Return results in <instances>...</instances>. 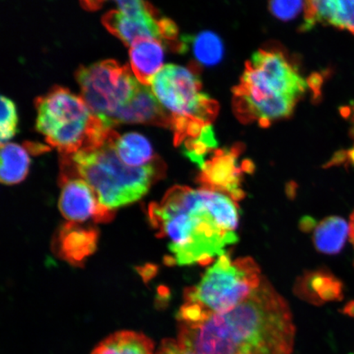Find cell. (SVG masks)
<instances>
[{
    "mask_svg": "<svg viewBox=\"0 0 354 354\" xmlns=\"http://www.w3.org/2000/svg\"><path fill=\"white\" fill-rule=\"evenodd\" d=\"M353 122H354V117L353 118ZM352 132H353V138H354V123H353V127Z\"/></svg>",
    "mask_w": 354,
    "mask_h": 354,
    "instance_id": "cell-36",
    "label": "cell"
},
{
    "mask_svg": "<svg viewBox=\"0 0 354 354\" xmlns=\"http://www.w3.org/2000/svg\"><path fill=\"white\" fill-rule=\"evenodd\" d=\"M295 294L314 305L334 302L343 299V285L326 270L307 272L295 283Z\"/></svg>",
    "mask_w": 354,
    "mask_h": 354,
    "instance_id": "cell-15",
    "label": "cell"
},
{
    "mask_svg": "<svg viewBox=\"0 0 354 354\" xmlns=\"http://www.w3.org/2000/svg\"><path fill=\"white\" fill-rule=\"evenodd\" d=\"M293 316L284 298L264 277L231 311L198 324L179 323V343L196 354H292Z\"/></svg>",
    "mask_w": 354,
    "mask_h": 354,
    "instance_id": "cell-1",
    "label": "cell"
},
{
    "mask_svg": "<svg viewBox=\"0 0 354 354\" xmlns=\"http://www.w3.org/2000/svg\"><path fill=\"white\" fill-rule=\"evenodd\" d=\"M263 278L258 264L250 257L238 259L229 268L215 263L198 285L184 290V300L201 305L211 316L225 313L249 297Z\"/></svg>",
    "mask_w": 354,
    "mask_h": 354,
    "instance_id": "cell-7",
    "label": "cell"
},
{
    "mask_svg": "<svg viewBox=\"0 0 354 354\" xmlns=\"http://www.w3.org/2000/svg\"><path fill=\"white\" fill-rule=\"evenodd\" d=\"M344 313L354 317V302L346 304V306L344 307Z\"/></svg>",
    "mask_w": 354,
    "mask_h": 354,
    "instance_id": "cell-34",
    "label": "cell"
},
{
    "mask_svg": "<svg viewBox=\"0 0 354 354\" xmlns=\"http://www.w3.org/2000/svg\"><path fill=\"white\" fill-rule=\"evenodd\" d=\"M299 185L295 181L291 180L290 183H288L286 185V194L288 198L290 199V201H294V199L297 196Z\"/></svg>",
    "mask_w": 354,
    "mask_h": 354,
    "instance_id": "cell-30",
    "label": "cell"
},
{
    "mask_svg": "<svg viewBox=\"0 0 354 354\" xmlns=\"http://www.w3.org/2000/svg\"><path fill=\"white\" fill-rule=\"evenodd\" d=\"M119 135L111 130L100 145L61 155L59 180L81 178L95 190L102 205L110 209L139 201L152 184L165 175L166 167L157 158L148 165L131 167L118 156Z\"/></svg>",
    "mask_w": 354,
    "mask_h": 354,
    "instance_id": "cell-4",
    "label": "cell"
},
{
    "mask_svg": "<svg viewBox=\"0 0 354 354\" xmlns=\"http://www.w3.org/2000/svg\"><path fill=\"white\" fill-rule=\"evenodd\" d=\"M30 158L26 150L17 144L1 145V183L15 185L28 176Z\"/></svg>",
    "mask_w": 354,
    "mask_h": 354,
    "instance_id": "cell-20",
    "label": "cell"
},
{
    "mask_svg": "<svg viewBox=\"0 0 354 354\" xmlns=\"http://www.w3.org/2000/svg\"><path fill=\"white\" fill-rule=\"evenodd\" d=\"M185 39L192 44L194 55L201 64L214 66L223 59V44L216 34L205 32Z\"/></svg>",
    "mask_w": 354,
    "mask_h": 354,
    "instance_id": "cell-21",
    "label": "cell"
},
{
    "mask_svg": "<svg viewBox=\"0 0 354 354\" xmlns=\"http://www.w3.org/2000/svg\"><path fill=\"white\" fill-rule=\"evenodd\" d=\"M155 354H196L185 348L177 339H165Z\"/></svg>",
    "mask_w": 354,
    "mask_h": 354,
    "instance_id": "cell-26",
    "label": "cell"
},
{
    "mask_svg": "<svg viewBox=\"0 0 354 354\" xmlns=\"http://www.w3.org/2000/svg\"><path fill=\"white\" fill-rule=\"evenodd\" d=\"M229 196L231 197L234 201H241L243 198L246 197V193L241 188L233 190L229 194Z\"/></svg>",
    "mask_w": 354,
    "mask_h": 354,
    "instance_id": "cell-32",
    "label": "cell"
},
{
    "mask_svg": "<svg viewBox=\"0 0 354 354\" xmlns=\"http://www.w3.org/2000/svg\"><path fill=\"white\" fill-rule=\"evenodd\" d=\"M305 7V0H270V11L278 19L289 21L295 19Z\"/></svg>",
    "mask_w": 354,
    "mask_h": 354,
    "instance_id": "cell-25",
    "label": "cell"
},
{
    "mask_svg": "<svg viewBox=\"0 0 354 354\" xmlns=\"http://www.w3.org/2000/svg\"><path fill=\"white\" fill-rule=\"evenodd\" d=\"M148 214L157 236L169 239L168 249L180 266L223 255L239 241L241 209L218 190L176 185L161 203H150Z\"/></svg>",
    "mask_w": 354,
    "mask_h": 354,
    "instance_id": "cell-2",
    "label": "cell"
},
{
    "mask_svg": "<svg viewBox=\"0 0 354 354\" xmlns=\"http://www.w3.org/2000/svg\"><path fill=\"white\" fill-rule=\"evenodd\" d=\"M348 161V154L347 151H342L336 152L334 154V156L330 158V160L328 162H326L325 165H323V168H329L333 166L342 165L344 163Z\"/></svg>",
    "mask_w": 354,
    "mask_h": 354,
    "instance_id": "cell-27",
    "label": "cell"
},
{
    "mask_svg": "<svg viewBox=\"0 0 354 354\" xmlns=\"http://www.w3.org/2000/svg\"><path fill=\"white\" fill-rule=\"evenodd\" d=\"M99 234L95 229L84 228L77 223H66L55 241L60 258L73 266H82L96 250Z\"/></svg>",
    "mask_w": 354,
    "mask_h": 354,
    "instance_id": "cell-14",
    "label": "cell"
},
{
    "mask_svg": "<svg viewBox=\"0 0 354 354\" xmlns=\"http://www.w3.org/2000/svg\"><path fill=\"white\" fill-rule=\"evenodd\" d=\"M138 272L140 276L143 277L144 281L147 282L156 275L158 272V268L156 266L153 264H147L144 266L143 268H140Z\"/></svg>",
    "mask_w": 354,
    "mask_h": 354,
    "instance_id": "cell-29",
    "label": "cell"
},
{
    "mask_svg": "<svg viewBox=\"0 0 354 354\" xmlns=\"http://www.w3.org/2000/svg\"><path fill=\"white\" fill-rule=\"evenodd\" d=\"M91 354H155L154 344L139 332L122 330L100 342Z\"/></svg>",
    "mask_w": 354,
    "mask_h": 354,
    "instance_id": "cell-17",
    "label": "cell"
},
{
    "mask_svg": "<svg viewBox=\"0 0 354 354\" xmlns=\"http://www.w3.org/2000/svg\"><path fill=\"white\" fill-rule=\"evenodd\" d=\"M118 156L123 162L131 167L148 165L156 159L149 141L138 133H127L119 136L116 143Z\"/></svg>",
    "mask_w": 354,
    "mask_h": 354,
    "instance_id": "cell-19",
    "label": "cell"
},
{
    "mask_svg": "<svg viewBox=\"0 0 354 354\" xmlns=\"http://www.w3.org/2000/svg\"><path fill=\"white\" fill-rule=\"evenodd\" d=\"M35 104L37 130L61 155L97 147L112 130L91 112L82 97L64 87L53 88L47 95L35 100Z\"/></svg>",
    "mask_w": 354,
    "mask_h": 354,
    "instance_id": "cell-5",
    "label": "cell"
},
{
    "mask_svg": "<svg viewBox=\"0 0 354 354\" xmlns=\"http://www.w3.org/2000/svg\"><path fill=\"white\" fill-rule=\"evenodd\" d=\"M303 30L324 24L354 35V0H305Z\"/></svg>",
    "mask_w": 354,
    "mask_h": 354,
    "instance_id": "cell-13",
    "label": "cell"
},
{
    "mask_svg": "<svg viewBox=\"0 0 354 354\" xmlns=\"http://www.w3.org/2000/svg\"><path fill=\"white\" fill-rule=\"evenodd\" d=\"M61 214L71 223H82L92 218L95 223H109L114 216L112 209L102 205L98 196L86 181L81 178L59 180Z\"/></svg>",
    "mask_w": 354,
    "mask_h": 354,
    "instance_id": "cell-10",
    "label": "cell"
},
{
    "mask_svg": "<svg viewBox=\"0 0 354 354\" xmlns=\"http://www.w3.org/2000/svg\"><path fill=\"white\" fill-rule=\"evenodd\" d=\"M109 0H80L84 10L94 12L100 10L104 3ZM118 3L120 11L127 15H137L144 12L149 7L150 3L145 0H113Z\"/></svg>",
    "mask_w": 354,
    "mask_h": 354,
    "instance_id": "cell-24",
    "label": "cell"
},
{
    "mask_svg": "<svg viewBox=\"0 0 354 354\" xmlns=\"http://www.w3.org/2000/svg\"><path fill=\"white\" fill-rule=\"evenodd\" d=\"M349 238L354 248V212L351 216V221H349Z\"/></svg>",
    "mask_w": 354,
    "mask_h": 354,
    "instance_id": "cell-33",
    "label": "cell"
},
{
    "mask_svg": "<svg viewBox=\"0 0 354 354\" xmlns=\"http://www.w3.org/2000/svg\"><path fill=\"white\" fill-rule=\"evenodd\" d=\"M165 263L169 267H174V266L176 265V261L172 256H166L165 258Z\"/></svg>",
    "mask_w": 354,
    "mask_h": 354,
    "instance_id": "cell-35",
    "label": "cell"
},
{
    "mask_svg": "<svg viewBox=\"0 0 354 354\" xmlns=\"http://www.w3.org/2000/svg\"><path fill=\"white\" fill-rule=\"evenodd\" d=\"M146 124L171 127V118L148 86L138 85L129 103L113 113L105 125L109 128L119 124Z\"/></svg>",
    "mask_w": 354,
    "mask_h": 354,
    "instance_id": "cell-12",
    "label": "cell"
},
{
    "mask_svg": "<svg viewBox=\"0 0 354 354\" xmlns=\"http://www.w3.org/2000/svg\"><path fill=\"white\" fill-rule=\"evenodd\" d=\"M152 91L171 118L174 144L187 140L190 124H211L218 112V103L202 91L197 69L168 64L153 79Z\"/></svg>",
    "mask_w": 354,
    "mask_h": 354,
    "instance_id": "cell-6",
    "label": "cell"
},
{
    "mask_svg": "<svg viewBox=\"0 0 354 354\" xmlns=\"http://www.w3.org/2000/svg\"><path fill=\"white\" fill-rule=\"evenodd\" d=\"M245 146L237 143L230 149H216L209 161H206L197 176V183L203 188L218 190L229 194L240 188L243 171L237 166V158Z\"/></svg>",
    "mask_w": 354,
    "mask_h": 354,
    "instance_id": "cell-11",
    "label": "cell"
},
{
    "mask_svg": "<svg viewBox=\"0 0 354 354\" xmlns=\"http://www.w3.org/2000/svg\"><path fill=\"white\" fill-rule=\"evenodd\" d=\"M130 59L132 72L141 85H151L153 77L162 68L163 43L155 39H140L131 46Z\"/></svg>",
    "mask_w": 354,
    "mask_h": 354,
    "instance_id": "cell-16",
    "label": "cell"
},
{
    "mask_svg": "<svg viewBox=\"0 0 354 354\" xmlns=\"http://www.w3.org/2000/svg\"><path fill=\"white\" fill-rule=\"evenodd\" d=\"M76 79L82 99L104 124L118 109L129 103L139 85L129 66L112 59L80 66Z\"/></svg>",
    "mask_w": 354,
    "mask_h": 354,
    "instance_id": "cell-8",
    "label": "cell"
},
{
    "mask_svg": "<svg viewBox=\"0 0 354 354\" xmlns=\"http://www.w3.org/2000/svg\"><path fill=\"white\" fill-rule=\"evenodd\" d=\"M309 84L281 51L260 50L247 62L240 84L234 88V109L243 123L258 121L268 127L289 118Z\"/></svg>",
    "mask_w": 354,
    "mask_h": 354,
    "instance_id": "cell-3",
    "label": "cell"
},
{
    "mask_svg": "<svg viewBox=\"0 0 354 354\" xmlns=\"http://www.w3.org/2000/svg\"><path fill=\"white\" fill-rule=\"evenodd\" d=\"M299 227L304 233L311 232L317 227V221L312 216H304L299 221Z\"/></svg>",
    "mask_w": 354,
    "mask_h": 354,
    "instance_id": "cell-28",
    "label": "cell"
},
{
    "mask_svg": "<svg viewBox=\"0 0 354 354\" xmlns=\"http://www.w3.org/2000/svg\"><path fill=\"white\" fill-rule=\"evenodd\" d=\"M218 146V142L216 139L214 128L209 124L203 128L198 138L185 140L183 153L185 157L196 163L201 170L206 162V154L214 152Z\"/></svg>",
    "mask_w": 354,
    "mask_h": 354,
    "instance_id": "cell-22",
    "label": "cell"
},
{
    "mask_svg": "<svg viewBox=\"0 0 354 354\" xmlns=\"http://www.w3.org/2000/svg\"><path fill=\"white\" fill-rule=\"evenodd\" d=\"M102 22L111 34L127 46L131 47L140 39H155L169 44L176 51L183 50V41H177L176 25L171 20L159 16L151 4L147 10L137 15L111 10L102 17Z\"/></svg>",
    "mask_w": 354,
    "mask_h": 354,
    "instance_id": "cell-9",
    "label": "cell"
},
{
    "mask_svg": "<svg viewBox=\"0 0 354 354\" xmlns=\"http://www.w3.org/2000/svg\"><path fill=\"white\" fill-rule=\"evenodd\" d=\"M1 120H0V140L1 145L11 140L17 132L19 117L15 104L8 97L1 96Z\"/></svg>",
    "mask_w": 354,
    "mask_h": 354,
    "instance_id": "cell-23",
    "label": "cell"
},
{
    "mask_svg": "<svg viewBox=\"0 0 354 354\" xmlns=\"http://www.w3.org/2000/svg\"><path fill=\"white\" fill-rule=\"evenodd\" d=\"M349 236V224L339 216H329L317 225L313 243L316 250L324 254L339 253Z\"/></svg>",
    "mask_w": 354,
    "mask_h": 354,
    "instance_id": "cell-18",
    "label": "cell"
},
{
    "mask_svg": "<svg viewBox=\"0 0 354 354\" xmlns=\"http://www.w3.org/2000/svg\"><path fill=\"white\" fill-rule=\"evenodd\" d=\"M241 170L247 174L253 175L256 170L255 163L251 159H245L242 162Z\"/></svg>",
    "mask_w": 354,
    "mask_h": 354,
    "instance_id": "cell-31",
    "label": "cell"
}]
</instances>
